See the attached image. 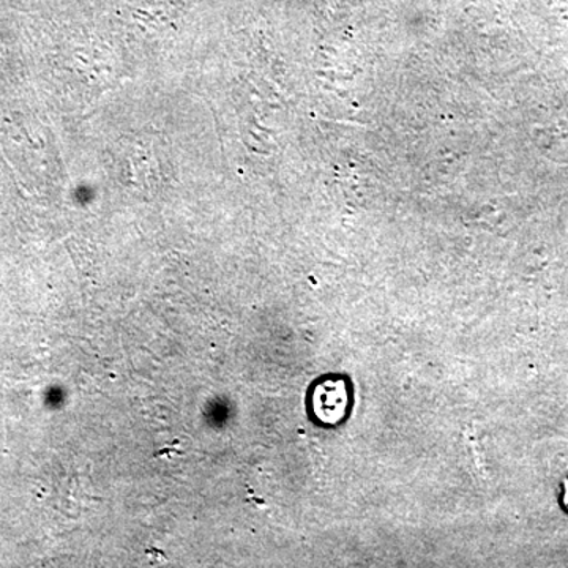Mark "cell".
I'll use <instances>...</instances> for the list:
<instances>
[{
  "instance_id": "cell-1",
  "label": "cell",
  "mask_w": 568,
  "mask_h": 568,
  "mask_svg": "<svg viewBox=\"0 0 568 568\" xmlns=\"http://www.w3.org/2000/svg\"><path fill=\"white\" fill-rule=\"evenodd\" d=\"M313 407L320 420L335 424L345 417L347 407V390L343 381H325L315 388Z\"/></svg>"
},
{
  "instance_id": "cell-2",
  "label": "cell",
  "mask_w": 568,
  "mask_h": 568,
  "mask_svg": "<svg viewBox=\"0 0 568 568\" xmlns=\"http://www.w3.org/2000/svg\"><path fill=\"white\" fill-rule=\"evenodd\" d=\"M564 504H566L568 508V480L566 481V495H564Z\"/></svg>"
}]
</instances>
